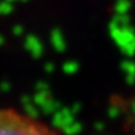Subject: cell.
Masks as SVG:
<instances>
[{"label": "cell", "mask_w": 135, "mask_h": 135, "mask_svg": "<svg viewBox=\"0 0 135 135\" xmlns=\"http://www.w3.org/2000/svg\"><path fill=\"white\" fill-rule=\"evenodd\" d=\"M0 135H62L40 119L13 108H0Z\"/></svg>", "instance_id": "obj_1"}]
</instances>
